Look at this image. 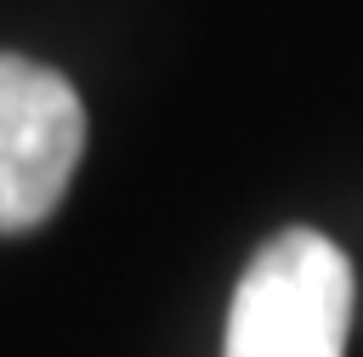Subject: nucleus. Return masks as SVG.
<instances>
[{
  "label": "nucleus",
  "mask_w": 363,
  "mask_h": 357,
  "mask_svg": "<svg viewBox=\"0 0 363 357\" xmlns=\"http://www.w3.org/2000/svg\"><path fill=\"white\" fill-rule=\"evenodd\" d=\"M352 323V261L312 227H284L244 266L221 357H340Z\"/></svg>",
  "instance_id": "f257e3e1"
},
{
  "label": "nucleus",
  "mask_w": 363,
  "mask_h": 357,
  "mask_svg": "<svg viewBox=\"0 0 363 357\" xmlns=\"http://www.w3.org/2000/svg\"><path fill=\"white\" fill-rule=\"evenodd\" d=\"M85 153L79 91L28 57L0 51V232H28L62 204Z\"/></svg>",
  "instance_id": "f03ea898"
}]
</instances>
